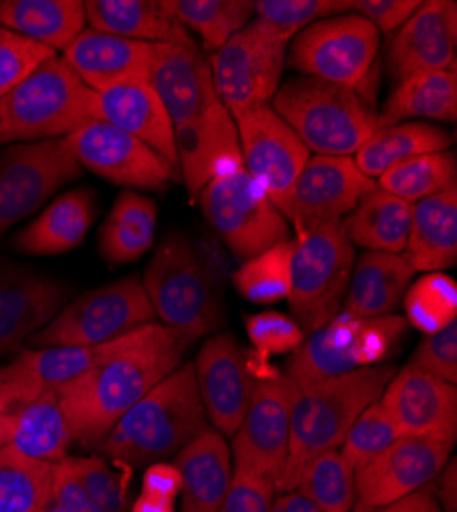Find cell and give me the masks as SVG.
I'll return each instance as SVG.
<instances>
[{
  "mask_svg": "<svg viewBox=\"0 0 457 512\" xmlns=\"http://www.w3.org/2000/svg\"><path fill=\"white\" fill-rule=\"evenodd\" d=\"M246 334L261 359L267 363L271 357L294 353L304 343V330L294 318L281 312H263L246 318Z\"/></svg>",
  "mask_w": 457,
  "mask_h": 512,
  "instance_id": "681fc988",
  "label": "cell"
},
{
  "mask_svg": "<svg viewBox=\"0 0 457 512\" xmlns=\"http://www.w3.org/2000/svg\"><path fill=\"white\" fill-rule=\"evenodd\" d=\"M162 44L126 39L95 29L80 31L62 60L95 93L136 80H148Z\"/></svg>",
  "mask_w": 457,
  "mask_h": 512,
  "instance_id": "d4e9b609",
  "label": "cell"
},
{
  "mask_svg": "<svg viewBox=\"0 0 457 512\" xmlns=\"http://www.w3.org/2000/svg\"><path fill=\"white\" fill-rule=\"evenodd\" d=\"M175 144L183 183L193 201H197L220 160L240 148L234 119L224 105L203 119L175 130Z\"/></svg>",
  "mask_w": 457,
  "mask_h": 512,
  "instance_id": "1f68e13d",
  "label": "cell"
},
{
  "mask_svg": "<svg viewBox=\"0 0 457 512\" xmlns=\"http://www.w3.org/2000/svg\"><path fill=\"white\" fill-rule=\"evenodd\" d=\"M376 187L353 158L310 156L289 193L283 218L294 224L300 238L318 226L343 222L359 199Z\"/></svg>",
  "mask_w": 457,
  "mask_h": 512,
  "instance_id": "ac0fdd59",
  "label": "cell"
},
{
  "mask_svg": "<svg viewBox=\"0 0 457 512\" xmlns=\"http://www.w3.org/2000/svg\"><path fill=\"white\" fill-rule=\"evenodd\" d=\"M244 168L267 191L275 207L287 205L310 152L271 105H259L232 115Z\"/></svg>",
  "mask_w": 457,
  "mask_h": 512,
  "instance_id": "9a60e30c",
  "label": "cell"
},
{
  "mask_svg": "<svg viewBox=\"0 0 457 512\" xmlns=\"http://www.w3.org/2000/svg\"><path fill=\"white\" fill-rule=\"evenodd\" d=\"M408 119H433L453 123L457 119V74L437 70L408 76L394 84L390 97L378 113L380 130Z\"/></svg>",
  "mask_w": 457,
  "mask_h": 512,
  "instance_id": "836d02e7",
  "label": "cell"
},
{
  "mask_svg": "<svg viewBox=\"0 0 457 512\" xmlns=\"http://www.w3.org/2000/svg\"><path fill=\"white\" fill-rule=\"evenodd\" d=\"M380 404L400 437H457V388L410 363L392 375Z\"/></svg>",
  "mask_w": 457,
  "mask_h": 512,
  "instance_id": "ffe728a7",
  "label": "cell"
},
{
  "mask_svg": "<svg viewBox=\"0 0 457 512\" xmlns=\"http://www.w3.org/2000/svg\"><path fill=\"white\" fill-rule=\"evenodd\" d=\"M341 224L353 246H361L367 252H404L412 224V205L376 187L359 199Z\"/></svg>",
  "mask_w": 457,
  "mask_h": 512,
  "instance_id": "e575fe53",
  "label": "cell"
},
{
  "mask_svg": "<svg viewBox=\"0 0 457 512\" xmlns=\"http://www.w3.org/2000/svg\"><path fill=\"white\" fill-rule=\"evenodd\" d=\"M130 512H175V502L164 500V498H154L148 494H140L136 498V502L132 504Z\"/></svg>",
  "mask_w": 457,
  "mask_h": 512,
  "instance_id": "91938a15",
  "label": "cell"
},
{
  "mask_svg": "<svg viewBox=\"0 0 457 512\" xmlns=\"http://www.w3.org/2000/svg\"><path fill=\"white\" fill-rule=\"evenodd\" d=\"M314 156L353 158L380 130L378 113L353 89L316 78H292L269 103Z\"/></svg>",
  "mask_w": 457,
  "mask_h": 512,
  "instance_id": "8992f818",
  "label": "cell"
},
{
  "mask_svg": "<svg viewBox=\"0 0 457 512\" xmlns=\"http://www.w3.org/2000/svg\"><path fill=\"white\" fill-rule=\"evenodd\" d=\"M433 484H435V498H437L441 512H457V465H455V459H451L443 465V469L437 474Z\"/></svg>",
  "mask_w": 457,
  "mask_h": 512,
  "instance_id": "6f0895ef",
  "label": "cell"
},
{
  "mask_svg": "<svg viewBox=\"0 0 457 512\" xmlns=\"http://www.w3.org/2000/svg\"><path fill=\"white\" fill-rule=\"evenodd\" d=\"M173 465L181 474V512H218L234 476L226 437L207 424L173 457Z\"/></svg>",
  "mask_w": 457,
  "mask_h": 512,
  "instance_id": "4316f807",
  "label": "cell"
},
{
  "mask_svg": "<svg viewBox=\"0 0 457 512\" xmlns=\"http://www.w3.org/2000/svg\"><path fill=\"white\" fill-rule=\"evenodd\" d=\"M404 254L414 271L443 273L457 261V189L412 205V224Z\"/></svg>",
  "mask_w": 457,
  "mask_h": 512,
  "instance_id": "4dcf8cb0",
  "label": "cell"
},
{
  "mask_svg": "<svg viewBox=\"0 0 457 512\" xmlns=\"http://www.w3.org/2000/svg\"><path fill=\"white\" fill-rule=\"evenodd\" d=\"M115 340L97 347H52L17 353L13 361L0 365V412L13 414L41 394L85 373L115 347Z\"/></svg>",
  "mask_w": 457,
  "mask_h": 512,
  "instance_id": "603a6c76",
  "label": "cell"
},
{
  "mask_svg": "<svg viewBox=\"0 0 457 512\" xmlns=\"http://www.w3.org/2000/svg\"><path fill=\"white\" fill-rule=\"evenodd\" d=\"M402 304L410 326L423 334L439 332L457 320V285L445 273H425L410 283Z\"/></svg>",
  "mask_w": 457,
  "mask_h": 512,
  "instance_id": "ee69618b",
  "label": "cell"
},
{
  "mask_svg": "<svg viewBox=\"0 0 457 512\" xmlns=\"http://www.w3.org/2000/svg\"><path fill=\"white\" fill-rule=\"evenodd\" d=\"M72 287L0 259V355L19 353L70 300Z\"/></svg>",
  "mask_w": 457,
  "mask_h": 512,
  "instance_id": "7402d4cb",
  "label": "cell"
},
{
  "mask_svg": "<svg viewBox=\"0 0 457 512\" xmlns=\"http://www.w3.org/2000/svg\"><path fill=\"white\" fill-rule=\"evenodd\" d=\"M99 121V93L52 56L0 99V144L68 138Z\"/></svg>",
  "mask_w": 457,
  "mask_h": 512,
  "instance_id": "5b68a950",
  "label": "cell"
},
{
  "mask_svg": "<svg viewBox=\"0 0 457 512\" xmlns=\"http://www.w3.org/2000/svg\"><path fill=\"white\" fill-rule=\"evenodd\" d=\"M351 5L353 0H259L255 3V17L294 39L316 21L345 15Z\"/></svg>",
  "mask_w": 457,
  "mask_h": 512,
  "instance_id": "f6af8a7d",
  "label": "cell"
},
{
  "mask_svg": "<svg viewBox=\"0 0 457 512\" xmlns=\"http://www.w3.org/2000/svg\"><path fill=\"white\" fill-rule=\"evenodd\" d=\"M156 203L136 191H121L99 232V252L113 265L134 263L150 250L156 234Z\"/></svg>",
  "mask_w": 457,
  "mask_h": 512,
  "instance_id": "d590c367",
  "label": "cell"
},
{
  "mask_svg": "<svg viewBox=\"0 0 457 512\" xmlns=\"http://www.w3.org/2000/svg\"><path fill=\"white\" fill-rule=\"evenodd\" d=\"M394 373V365H371L294 388L289 449L275 492L294 490L300 469L312 457L339 449L355 418L380 400Z\"/></svg>",
  "mask_w": 457,
  "mask_h": 512,
  "instance_id": "7a4b0ae2",
  "label": "cell"
},
{
  "mask_svg": "<svg viewBox=\"0 0 457 512\" xmlns=\"http://www.w3.org/2000/svg\"><path fill=\"white\" fill-rule=\"evenodd\" d=\"M294 386L283 373L263 375L232 437V465L277 488L289 449V414Z\"/></svg>",
  "mask_w": 457,
  "mask_h": 512,
  "instance_id": "5bb4252c",
  "label": "cell"
},
{
  "mask_svg": "<svg viewBox=\"0 0 457 512\" xmlns=\"http://www.w3.org/2000/svg\"><path fill=\"white\" fill-rule=\"evenodd\" d=\"M457 5L429 0L410 15L388 41V74L396 82L437 70H455Z\"/></svg>",
  "mask_w": 457,
  "mask_h": 512,
  "instance_id": "44dd1931",
  "label": "cell"
},
{
  "mask_svg": "<svg viewBox=\"0 0 457 512\" xmlns=\"http://www.w3.org/2000/svg\"><path fill=\"white\" fill-rule=\"evenodd\" d=\"M205 220L236 259L248 261L289 240V226L263 185L244 168L240 148L220 160L197 197Z\"/></svg>",
  "mask_w": 457,
  "mask_h": 512,
  "instance_id": "52a82bcc",
  "label": "cell"
},
{
  "mask_svg": "<svg viewBox=\"0 0 457 512\" xmlns=\"http://www.w3.org/2000/svg\"><path fill=\"white\" fill-rule=\"evenodd\" d=\"M189 345L158 322L117 338L103 359L56 388L72 439L99 449L117 420L183 365Z\"/></svg>",
  "mask_w": 457,
  "mask_h": 512,
  "instance_id": "6da1fadb",
  "label": "cell"
},
{
  "mask_svg": "<svg viewBox=\"0 0 457 512\" xmlns=\"http://www.w3.org/2000/svg\"><path fill=\"white\" fill-rule=\"evenodd\" d=\"M99 119L134 136L179 168L173 121L148 80L119 84L99 93Z\"/></svg>",
  "mask_w": 457,
  "mask_h": 512,
  "instance_id": "484cf974",
  "label": "cell"
},
{
  "mask_svg": "<svg viewBox=\"0 0 457 512\" xmlns=\"http://www.w3.org/2000/svg\"><path fill=\"white\" fill-rule=\"evenodd\" d=\"M353 265L355 248L341 222L318 226L296 240L287 304L306 336L341 312Z\"/></svg>",
  "mask_w": 457,
  "mask_h": 512,
  "instance_id": "30bf717a",
  "label": "cell"
},
{
  "mask_svg": "<svg viewBox=\"0 0 457 512\" xmlns=\"http://www.w3.org/2000/svg\"><path fill=\"white\" fill-rule=\"evenodd\" d=\"M451 144L453 138L441 127L425 121H406L382 127L355 152L353 160L365 177L373 179L414 156L445 152Z\"/></svg>",
  "mask_w": 457,
  "mask_h": 512,
  "instance_id": "8d00e7d4",
  "label": "cell"
},
{
  "mask_svg": "<svg viewBox=\"0 0 457 512\" xmlns=\"http://www.w3.org/2000/svg\"><path fill=\"white\" fill-rule=\"evenodd\" d=\"M197 390L205 416L222 437H234L251 404L255 375L251 359L238 338L224 332L214 334L201 345L193 363Z\"/></svg>",
  "mask_w": 457,
  "mask_h": 512,
  "instance_id": "d6986e66",
  "label": "cell"
},
{
  "mask_svg": "<svg viewBox=\"0 0 457 512\" xmlns=\"http://www.w3.org/2000/svg\"><path fill=\"white\" fill-rule=\"evenodd\" d=\"M406 330V318L396 314L357 318L339 312L304 338V343L289 355L283 375L294 388H300L363 367L382 365L396 353Z\"/></svg>",
  "mask_w": 457,
  "mask_h": 512,
  "instance_id": "ba28073f",
  "label": "cell"
},
{
  "mask_svg": "<svg viewBox=\"0 0 457 512\" xmlns=\"http://www.w3.org/2000/svg\"><path fill=\"white\" fill-rule=\"evenodd\" d=\"M41 512H64V510H62L58 504H54V502L50 500V502L44 506V510H41Z\"/></svg>",
  "mask_w": 457,
  "mask_h": 512,
  "instance_id": "6125c7cd",
  "label": "cell"
},
{
  "mask_svg": "<svg viewBox=\"0 0 457 512\" xmlns=\"http://www.w3.org/2000/svg\"><path fill=\"white\" fill-rule=\"evenodd\" d=\"M296 240L279 242L242 263L232 283L244 300L253 304H277L292 289V256Z\"/></svg>",
  "mask_w": 457,
  "mask_h": 512,
  "instance_id": "7bdbcfd3",
  "label": "cell"
},
{
  "mask_svg": "<svg viewBox=\"0 0 457 512\" xmlns=\"http://www.w3.org/2000/svg\"><path fill=\"white\" fill-rule=\"evenodd\" d=\"M453 445L455 441L435 437H398L355 469V506H386L431 484L449 461Z\"/></svg>",
  "mask_w": 457,
  "mask_h": 512,
  "instance_id": "e0dca14e",
  "label": "cell"
},
{
  "mask_svg": "<svg viewBox=\"0 0 457 512\" xmlns=\"http://www.w3.org/2000/svg\"><path fill=\"white\" fill-rule=\"evenodd\" d=\"M353 512H441L437 498H435V484H427L421 490L412 492L392 504L378 506V508H359L353 506Z\"/></svg>",
  "mask_w": 457,
  "mask_h": 512,
  "instance_id": "9f6ffc18",
  "label": "cell"
},
{
  "mask_svg": "<svg viewBox=\"0 0 457 512\" xmlns=\"http://www.w3.org/2000/svg\"><path fill=\"white\" fill-rule=\"evenodd\" d=\"M89 29L166 46H197L166 0H87Z\"/></svg>",
  "mask_w": 457,
  "mask_h": 512,
  "instance_id": "83f0119b",
  "label": "cell"
},
{
  "mask_svg": "<svg viewBox=\"0 0 457 512\" xmlns=\"http://www.w3.org/2000/svg\"><path fill=\"white\" fill-rule=\"evenodd\" d=\"M52 56H56L54 50L0 27V99Z\"/></svg>",
  "mask_w": 457,
  "mask_h": 512,
  "instance_id": "c3c4849f",
  "label": "cell"
},
{
  "mask_svg": "<svg viewBox=\"0 0 457 512\" xmlns=\"http://www.w3.org/2000/svg\"><path fill=\"white\" fill-rule=\"evenodd\" d=\"M148 82L169 113L175 130L222 107L214 78L199 46H160Z\"/></svg>",
  "mask_w": 457,
  "mask_h": 512,
  "instance_id": "cb8c5ba5",
  "label": "cell"
},
{
  "mask_svg": "<svg viewBox=\"0 0 457 512\" xmlns=\"http://www.w3.org/2000/svg\"><path fill=\"white\" fill-rule=\"evenodd\" d=\"M289 41L255 17L207 60L216 93L230 115L273 101L281 87Z\"/></svg>",
  "mask_w": 457,
  "mask_h": 512,
  "instance_id": "8fae6325",
  "label": "cell"
},
{
  "mask_svg": "<svg viewBox=\"0 0 457 512\" xmlns=\"http://www.w3.org/2000/svg\"><path fill=\"white\" fill-rule=\"evenodd\" d=\"M380 52V31L367 19L345 13L308 25L289 41L287 62L306 78L359 93Z\"/></svg>",
  "mask_w": 457,
  "mask_h": 512,
  "instance_id": "7c38bea8",
  "label": "cell"
},
{
  "mask_svg": "<svg viewBox=\"0 0 457 512\" xmlns=\"http://www.w3.org/2000/svg\"><path fill=\"white\" fill-rule=\"evenodd\" d=\"M13 431H15V414L0 412V449L11 445Z\"/></svg>",
  "mask_w": 457,
  "mask_h": 512,
  "instance_id": "94428289",
  "label": "cell"
},
{
  "mask_svg": "<svg viewBox=\"0 0 457 512\" xmlns=\"http://www.w3.org/2000/svg\"><path fill=\"white\" fill-rule=\"evenodd\" d=\"M66 140L82 168L113 185L164 191L179 179V168L107 121H93Z\"/></svg>",
  "mask_w": 457,
  "mask_h": 512,
  "instance_id": "2e32d148",
  "label": "cell"
},
{
  "mask_svg": "<svg viewBox=\"0 0 457 512\" xmlns=\"http://www.w3.org/2000/svg\"><path fill=\"white\" fill-rule=\"evenodd\" d=\"M396 426L388 418L380 400L367 406L351 424L339 451L343 457L357 469L369 459L380 455L386 447H390L398 439Z\"/></svg>",
  "mask_w": 457,
  "mask_h": 512,
  "instance_id": "bcb514c9",
  "label": "cell"
},
{
  "mask_svg": "<svg viewBox=\"0 0 457 512\" xmlns=\"http://www.w3.org/2000/svg\"><path fill=\"white\" fill-rule=\"evenodd\" d=\"M68 463L74 476L89 492V496L103 508V512H130L128 478L130 472L121 474L101 457H70Z\"/></svg>",
  "mask_w": 457,
  "mask_h": 512,
  "instance_id": "7dc6e473",
  "label": "cell"
},
{
  "mask_svg": "<svg viewBox=\"0 0 457 512\" xmlns=\"http://www.w3.org/2000/svg\"><path fill=\"white\" fill-rule=\"evenodd\" d=\"M419 7V0H353L351 11L367 19L380 33H394Z\"/></svg>",
  "mask_w": 457,
  "mask_h": 512,
  "instance_id": "f5cc1de1",
  "label": "cell"
},
{
  "mask_svg": "<svg viewBox=\"0 0 457 512\" xmlns=\"http://www.w3.org/2000/svg\"><path fill=\"white\" fill-rule=\"evenodd\" d=\"M154 318L140 275H128L78 295L29 336L27 345L33 349L97 347L154 322Z\"/></svg>",
  "mask_w": 457,
  "mask_h": 512,
  "instance_id": "9c48e42d",
  "label": "cell"
},
{
  "mask_svg": "<svg viewBox=\"0 0 457 512\" xmlns=\"http://www.w3.org/2000/svg\"><path fill=\"white\" fill-rule=\"evenodd\" d=\"M54 463L0 449V512H41L52 500Z\"/></svg>",
  "mask_w": 457,
  "mask_h": 512,
  "instance_id": "ab89813d",
  "label": "cell"
},
{
  "mask_svg": "<svg viewBox=\"0 0 457 512\" xmlns=\"http://www.w3.org/2000/svg\"><path fill=\"white\" fill-rule=\"evenodd\" d=\"M275 486L253 474L234 469L230 490L218 512H271Z\"/></svg>",
  "mask_w": 457,
  "mask_h": 512,
  "instance_id": "816d5d0a",
  "label": "cell"
},
{
  "mask_svg": "<svg viewBox=\"0 0 457 512\" xmlns=\"http://www.w3.org/2000/svg\"><path fill=\"white\" fill-rule=\"evenodd\" d=\"M296 492L324 512H351L355 506V467L339 449L312 457L298 474Z\"/></svg>",
  "mask_w": 457,
  "mask_h": 512,
  "instance_id": "b9f144b4",
  "label": "cell"
},
{
  "mask_svg": "<svg viewBox=\"0 0 457 512\" xmlns=\"http://www.w3.org/2000/svg\"><path fill=\"white\" fill-rule=\"evenodd\" d=\"M0 27L37 41L50 50H66L87 29L82 0H0Z\"/></svg>",
  "mask_w": 457,
  "mask_h": 512,
  "instance_id": "d6a6232c",
  "label": "cell"
},
{
  "mask_svg": "<svg viewBox=\"0 0 457 512\" xmlns=\"http://www.w3.org/2000/svg\"><path fill=\"white\" fill-rule=\"evenodd\" d=\"M455 181L457 160L453 152L445 150L435 154L414 156L392 166L382 177H378L376 185L382 191L414 205L427 197H433L455 187Z\"/></svg>",
  "mask_w": 457,
  "mask_h": 512,
  "instance_id": "60d3db41",
  "label": "cell"
},
{
  "mask_svg": "<svg viewBox=\"0 0 457 512\" xmlns=\"http://www.w3.org/2000/svg\"><path fill=\"white\" fill-rule=\"evenodd\" d=\"M142 285L162 326L189 343L224 324L218 269L183 234L166 236L154 250Z\"/></svg>",
  "mask_w": 457,
  "mask_h": 512,
  "instance_id": "277c9868",
  "label": "cell"
},
{
  "mask_svg": "<svg viewBox=\"0 0 457 512\" xmlns=\"http://www.w3.org/2000/svg\"><path fill=\"white\" fill-rule=\"evenodd\" d=\"M13 414V449L27 457L48 463H58L68 457V449L74 439L56 390L41 394Z\"/></svg>",
  "mask_w": 457,
  "mask_h": 512,
  "instance_id": "74e56055",
  "label": "cell"
},
{
  "mask_svg": "<svg viewBox=\"0 0 457 512\" xmlns=\"http://www.w3.org/2000/svg\"><path fill=\"white\" fill-rule=\"evenodd\" d=\"M80 175L66 138L7 148L0 154V236Z\"/></svg>",
  "mask_w": 457,
  "mask_h": 512,
  "instance_id": "4fadbf2b",
  "label": "cell"
},
{
  "mask_svg": "<svg viewBox=\"0 0 457 512\" xmlns=\"http://www.w3.org/2000/svg\"><path fill=\"white\" fill-rule=\"evenodd\" d=\"M205 426L195 369L185 363L117 420L99 451L119 467L136 469L175 457Z\"/></svg>",
  "mask_w": 457,
  "mask_h": 512,
  "instance_id": "3957f363",
  "label": "cell"
},
{
  "mask_svg": "<svg viewBox=\"0 0 457 512\" xmlns=\"http://www.w3.org/2000/svg\"><path fill=\"white\" fill-rule=\"evenodd\" d=\"M271 512H324L312 500L302 496L296 490L289 492H275L271 502Z\"/></svg>",
  "mask_w": 457,
  "mask_h": 512,
  "instance_id": "680465c9",
  "label": "cell"
},
{
  "mask_svg": "<svg viewBox=\"0 0 457 512\" xmlns=\"http://www.w3.org/2000/svg\"><path fill=\"white\" fill-rule=\"evenodd\" d=\"M95 211L97 201L91 189L80 187L66 191L13 238V246L31 256L70 252L89 234L95 222Z\"/></svg>",
  "mask_w": 457,
  "mask_h": 512,
  "instance_id": "f546056e",
  "label": "cell"
},
{
  "mask_svg": "<svg viewBox=\"0 0 457 512\" xmlns=\"http://www.w3.org/2000/svg\"><path fill=\"white\" fill-rule=\"evenodd\" d=\"M154 498L164 500H177L181 496V474L173 463H152L146 467L144 478H142V492Z\"/></svg>",
  "mask_w": 457,
  "mask_h": 512,
  "instance_id": "11a10c76",
  "label": "cell"
},
{
  "mask_svg": "<svg viewBox=\"0 0 457 512\" xmlns=\"http://www.w3.org/2000/svg\"><path fill=\"white\" fill-rule=\"evenodd\" d=\"M52 502L58 504L64 512H103V508H99V504L74 476L68 457L54 463Z\"/></svg>",
  "mask_w": 457,
  "mask_h": 512,
  "instance_id": "db71d44e",
  "label": "cell"
},
{
  "mask_svg": "<svg viewBox=\"0 0 457 512\" xmlns=\"http://www.w3.org/2000/svg\"><path fill=\"white\" fill-rule=\"evenodd\" d=\"M421 371L435 375L447 383H457V320L439 332L425 334L417 351L408 361Z\"/></svg>",
  "mask_w": 457,
  "mask_h": 512,
  "instance_id": "f907efd6",
  "label": "cell"
},
{
  "mask_svg": "<svg viewBox=\"0 0 457 512\" xmlns=\"http://www.w3.org/2000/svg\"><path fill=\"white\" fill-rule=\"evenodd\" d=\"M414 271L404 252H363L353 265L343 314L378 318L392 314L412 283Z\"/></svg>",
  "mask_w": 457,
  "mask_h": 512,
  "instance_id": "f1b7e54d",
  "label": "cell"
},
{
  "mask_svg": "<svg viewBox=\"0 0 457 512\" xmlns=\"http://www.w3.org/2000/svg\"><path fill=\"white\" fill-rule=\"evenodd\" d=\"M166 7L212 54L255 19L253 0H166Z\"/></svg>",
  "mask_w": 457,
  "mask_h": 512,
  "instance_id": "f35d334b",
  "label": "cell"
}]
</instances>
